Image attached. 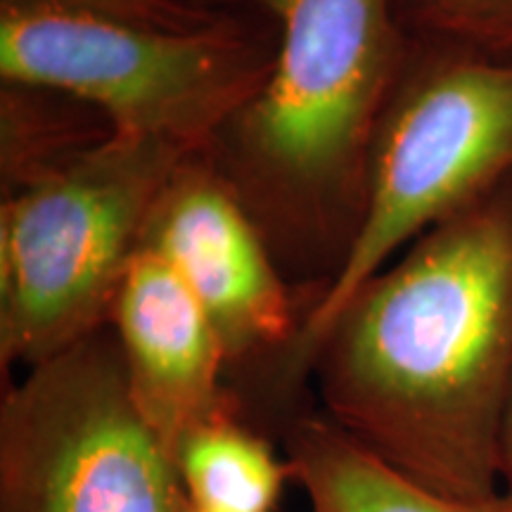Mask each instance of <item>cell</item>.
<instances>
[{"mask_svg":"<svg viewBox=\"0 0 512 512\" xmlns=\"http://www.w3.org/2000/svg\"><path fill=\"white\" fill-rule=\"evenodd\" d=\"M169 448L110 328L24 370L0 399V512H181Z\"/></svg>","mask_w":512,"mask_h":512,"instance_id":"8992f818","label":"cell"},{"mask_svg":"<svg viewBox=\"0 0 512 512\" xmlns=\"http://www.w3.org/2000/svg\"><path fill=\"white\" fill-rule=\"evenodd\" d=\"M183 150L112 133L0 202V368H34L110 325Z\"/></svg>","mask_w":512,"mask_h":512,"instance_id":"277c9868","label":"cell"},{"mask_svg":"<svg viewBox=\"0 0 512 512\" xmlns=\"http://www.w3.org/2000/svg\"><path fill=\"white\" fill-rule=\"evenodd\" d=\"M510 174L512 62L413 36L375 143L356 240L290 347L266 366L275 394L311 375L325 332L368 280Z\"/></svg>","mask_w":512,"mask_h":512,"instance_id":"3957f363","label":"cell"},{"mask_svg":"<svg viewBox=\"0 0 512 512\" xmlns=\"http://www.w3.org/2000/svg\"><path fill=\"white\" fill-rule=\"evenodd\" d=\"M0 8H43L176 31L211 27L230 12L195 8L176 0H0Z\"/></svg>","mask_w":512,"mask_h":512,"instance_id":"4fadbf2b","label":"cell"},{"mask_svg":"<svg viewBox=\"0 0 512 512\" xmlns=\"http://www.w3.org/2000/svg\"><path fill=\"white\" fill-rule=\"evenodd\" d=\"M176 3L195 5V8H209V10H233L238 5H247L252 8V0H176Z\"/></svg>","mask_w":512,"mask_h":512,"instance_id":"9a60e30c","label":"cell"},{"mask_svg":"<svg viewBox=\"0 0 512 512\" xmlns=\"http://www.w3.org/2000/svg\"><path fill=\"white\" fill-rule=\"evenodd\" d=\"M140 247L155 252L219 332L230 368L275 361L309 309L238 192L207 155L185 157L159 192Z\"/></svg>","mask_w":512,"mask_h":512,"instance_id":"52a82bcc","label":"cell"},{"mask_svg":"<svg viewBox=\"0 0 512 512\" xmlns=\"http://www.w3.org/2000/svg\"><path fill=\"white\" fill-rule=\"evenodd\" d=\"M501 475H503V484H512V399L508 408V420H505V430H503Z\"/></svg>","mask_w":512,"mask_h":512,"instance_id":"5bb4252c","label":"cell"},{"mask_svg":"<svg viewBox=\"0 0 512 512\" xmlns=\"http://www.w3.org/2000/svg\"><path fill=\"white\" fill-rule=\"evenodd\" d=\"M285 458L311 512H512V484L479 498L434 494L384 465L325 415L292 422Z\"/></svg>","mask_w":512,"mask_h":512,"instance_id":"9c48e42d","label":"cell"},{"mask_svg":"<svg viewBox=\"0 0 512 512\" xmlns=\"http://www.w3.org/2000/svg\"><path fill=\"white\" fill-rule=\"evenodd\" d=\"M128 389L174 458L192 427L240 406L223 387L230 368L204 309L155 252L140 247L110 311Z\"/></svg>","mask_w":512,"mask_h":512,"instance_id":"ba28073f","label":"cell"},{"mask_svg":"<svg viewBox=\"0 0 512 512\" xmlns=\"http://www.w3.org/2000/svg\"><path fill=\"white\" fill-rule=\"evenodd\" d=\"M278 34L228 12L204 29L176 31L0 8V79L53 88L86 102L112 133L209 155L228 121L271 69Z\"/></svg>","mask_w":512,"mask_h":512,"instance_id":"5b68a950","label":"cell"},{"mask_svg":"<svg viewBox=\"0 0 512 512\" xmlns=\"http://www.w3.org/2000/svg\"><path fill=\"white\" fill-rule=\"evenodd\" d=\"M112 136L107 119L53 88H0V181L10 195Z\"/></svg>","mask_w":512,"mask_h":512,"instance_id":"8fae6325","label":"cell"},{"mask_svg":"<svg viewBox=\"0 0 512 512\" xmlns=\"http://www.w3.org/2000/svg\"><path fill=\"white\" fill-rule=\"evenodd\" d=\"M311 375L325 418L401 477L494 494L512 399V174L368 280Z\"/></svg>","mask_w":512,"mask_h":512,"instance_id":"6da1fadb","label":"cell"},{"mask_svg":"<svg viewBox=\"0 0 512 512\" xmlns=\"http://www.w3.org/2000/svg\"><path fill=\"white\" fill-rule=\"evenodd\" d=\"M252 8L278 34L271 69L207 157L287 280L313 302L356 240L413 36L394 0H252Z\"/></svg>","mask_w":512,"mask_h":512,"instance_id":"7a4b0ae2","label":"cell"},{"mask_svg":"<svg viewBox=\"0 0 512 512\" xmlns=\"http://www.w3.org/2000/svg\"><path fill=\"white\" fill-rule=\"evenodd\" d=\"M415 38L512 62V0H394Z\"/></svg>","mask_w":512,"mask_h":512,"instance_id":"7c38bea8","label":"cell"},{"mask_svg":"<svg viewBox=\"0 0 512 512\" xmlns=\"http://www.w3.org/2000/svg\"><path fill=\"white\" fill-rule=\"evenodd\" d=\"M181 512H200V510H195V508H192V505H188V503H185V498H183V505H181Z\"/></svg>","mask_w":512,"mask_h":512,"instance_id":"2e32d148","label":"cell"},{"mask_svg":"<svg viewBox=\"0 0 512 512\" xmlns=\"http://www.w3.org/2000/svg\"><path fill=\"white\" fill-rule=\"evenodd\" d=\"M185 503L200 512H275L292 482L285 453L240 418V406L185 434L174 451Z\"/></svg>","mask_w":512,"mask_h":512,"instance_id":"30bf717a","label":"cell"}]
</instances>
